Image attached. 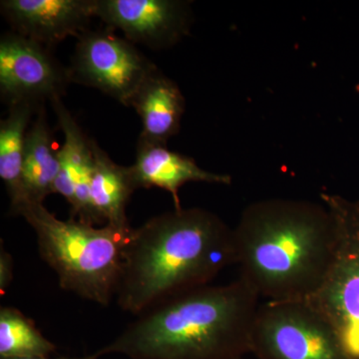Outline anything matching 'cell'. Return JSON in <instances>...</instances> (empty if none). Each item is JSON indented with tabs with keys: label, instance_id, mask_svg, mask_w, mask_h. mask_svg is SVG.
Returning <instances> with one entry per match:
<instances>
[{
	"label": "cell",
	"instance_id": "1",
	"mask_svg": "<svg viewBox=\"0 0 359 359\" xmlns=\"http://www.w3.org/2000/svg\"><path fill=\"white\" fill-rule=\"evenodd\" d=\"M233 233L240 278L269 302L311 299L325 282L337 248L327 208L306 201L255 203Z\"/></svg>",
	"mask_w": 359,
	"mask_h": 359
},
{
	"label": "cell",
	"instance_id": "11",
	"mask_svg": "<svg viewBox=\"0 0 359 359\" xmlns=\"http://www.w3.org/2000/svg\"><path fill=\"white\" fill-rule=\"evenodd\" d=\"M65 142L59 148L60 169L54 194H59L71 207V219L91 224H100L90 202V183L94 171L92 139L88 138L62 102L61 97L51 101Z\"/></svg>",
	"mask_w": 359,
	"mask_h": 359
},
{
	"label": "cell",
	"instance_id": "4",
	"mask_svg": "<svg viewBox=\"0 0 359 359\" xmlns=\"http://www.w3.org/2000/svg\"><path fill=\"white\" fill-rule=\"evenodd\" d=\"M18 216L36 233L40 256L55 271L61 289L101 306L110 304L134 228L62 221L44 204L25 205Z\"/></svg>",
	"mask_w": 359,
	"mask_h": 359
},
{
	"label": "cell",
	"instance_id": "13",
	"mask_svg": "<svg viewBox=\"0 0 359 359\" xmlns=\"http://www.w3.org/2000/svg\"><path fill=\"white\" fill-rule=\"evenodd\" d=\"M128 107L134 108L141 119L138 143L167 145L181 127L185 98L178 85L157 68L144 80Z\"/></svg>",
	"mask_w": 359,
	"mask_h": 359
},
{
	"label": "cell",
	"instance_id": "12",
	"mask_svg": "<svg viewBox=\"0 0 359 359\" xmlns=\"http://www.w3.org/2000/svg\"><path fill=\"white\" fill-rule=\"evenodd\" d=\"M136 190L162 189L171 194L175 209H182L179 191L190 182L230 185L228 175L212 173L198 166L192 158L170 151L167 145H137L136 161L129 166Z\"/></svg>",
	"mask_w": 359,
	"mask_h": 359
},
{
	"label": "cell",
	"instance_id": "16",
	"mask_svg": "<svg viewBox=\"0 0 359 359\" xmlns=\"http://www.w3.org/2000/svg\"><path fill=\"white\" fill-rule=\"evenodd\" d=\"M39 108L29 104L9 107L8 115L0 122V178L11 199V215L25 204L22 189V167L26 136L33 115Z\"/></svg>",
	"mask_w": 359,
	"mask_h": 359
},
{
	"label": "cell",
	"instance_id": "10",
	"mask_svg": "<svg viewBox=\"0 0 359 359\" xmlns=\"http://www.w3.org/2000/svg\"><path fill=\"white\" fill-rule=\"evenodd\" d=\"M0 11L13 32L52 48L89 29L93 0H2Z\"/></svg>",
	"mask_w": 359,
	"mask_h": 359
},
{
	"label": "cell",
	"instance_id": "19",
	"mask_svg": "<svg viewBox=\"0 0 359 359\" xmlns=\"http://www.w3.org/2000/svg\"><path fill=\"white\" fill-rule=\"evenodd\" d=\"M98 354L93 353L90 355L79 356V358H0V359H99Z\"/></svg>",
	"mask_w": 359,
	"mask_h": 359
},
{
	"label": "cell",
	"instance_id": "7",
	"mask_svg": "<svg viewBox=\"0 0 359 359\" xmlns=\"http://www.w3.org/2000/svg\"><path fill=\"white\" fill-rule=\"evenodd\" d=\"M71 82L100 90L128 107L137 90L157 66L130 40L110 27L86 30L77 39Z\"/></svg>",
	"mask_w": 359,
	"mask_h": 359
},
{
	"label": "cell",
	"instance_id": "17",
	"mask_svg": "<svg viewBox=\"0 0 359 359\" xmlns=\"http://www.w3.org/2000/svg\"><path fill=\"white\" fill-rule=\"evenodd\" d=\"M56 349L20 309H0V358H51Z\"/></svg>",
	"mask_w": 359,
	"mask_h": 359
},
{
	"label": "cell",
	"instance_id": "20",
	"mask_svg": "<svg viewBox=\"0 0 359 359\" xmlns=\"http://www.w3.org/2000/svg\"><path fill=\"white\" fill-rule=\"evenodd\" d=\"M243 359H245V358H243Z\"/></svg>",
	"mask_w": 359,
	"mask_h": 359
},
{
	"label": "cell",
	"instance_id": "6",
	"mask_svg": "<svg viewBox=\"0 0 359 359\" xmlns=\"http://www.w3.org/2000/svg\"><path fill=\"white\" fill-rule=\"evenodd\" d=\"M250 353L257 359H344L332 330L306 301L259 304Z\"/></svg>",
	"mask_w": 359,
	"mask_h": 359
},
{
	"label": "cell",
	"instance_id": "18",
	"mask_svg": "<svg viewBox=\"0 0 359 359\" xmlns=\"http://www.w3.org/2000/svg\"><path fill=\"white\" fill-rule=\"evenodd\" d=\"M13 280V256L0 245V294H6L7 289Z\"/></svg>",
	"mask_w": 359,
	"mask_h": 359
},
{
	"label": "cell",
	"instance_id": "15",
	"mask_svg": "<svg viewBox=\"0 0 359 359\" xmlns=\"http://www.w3.org/2000/svg\"><path fill=\"white\" fill-rule=\"evenodd\" d=\"M94 171L90 183V202L100 223L131 228L126 208L135 188L129 167L120 166L92 140Z\"/></svg>",
	"mask_w": 359,
	"mask_h": 359
},
{
	"label": "cell",
	"instance_id": "3",
	"mask_svg": "<svg viewBox=\"0 0 359 359\" xmlns=\"http://www.w3.org/2000/svg\"><path fill=\"white\" fill-rule=\"evenodd\" d=\"M259 299L242 278L189 290L137 316L96 353L130 359L245 358Z\"/></svg>",
	"mask_w": 359,
	"mask_h": 359
},
{
	"label": "cell",
	"instance_id": "9",
	"mask_svg": "<svg viewBox=\"0 0 359 359\" xmlns=\"http://www.w3.org/2000/svg\"><path fill=\"white\" fill-rule=\"evenodd\" d=\"M93 8L107 27L154 50L173 46L190 28L188 2L179 0H93Z\"/></svg>",
	"mask_w": 359,
	"mask_h": 359
},
{
	"label": "cell",
	"instance_id": "8",
	"mask_svg": "<svg viewBox=\"0 0 359 359\" xmlns=\"http://www.w3.org/2000/svg\"><path fill=\"white\" fill-rule=\"evenodd\" d=\"M70 83L69 69L54 57L51 48L13 32L1 35L0 94L9 107H42L45 101L62 98Z\"/></svg>",
	"mask_w": 359,
	"mask_h": 359
},
{
	"label": "cell",
	"instance_id": "2",
	"mask_svg": "<svg viewBox=\"0 0 359 359\" xmlns=\"http://www.w3.org/2000/svg\"><path fill=\"white\" fill-rule=\"evenodd\" d=\"M231 264H236L233 229L204 209H175L132 231L116 301L122 311L137 316L210 285Z\"/></svg>",
	"mask_w": 359,
	"mask_h": 359
},
{
	"label": "cell",
	"instance_id": "5",
	"mask_svg": "<svg viewBox=\"0 0 359 359\" xmlns=\"http://www.w3.org/2000/svg\"><path fill=\"white\" fill-rule=\"evenodd\" d=\"M334 219L337 248L332 266L309 304L327 323L344 359H359V201L323 194Z\"/></svg>",
	"mask_w": 359,
	"mask_h": 359
},
{
	"label": "cell",
	"instance_id": "14",
	"mask_svg": "<svg viewBox=\"0 0 359 359\" xmlns=\"http://www.w3.org/2000/svg\"><path fill=\"white\" fill-rule=\"evenodd\" d=\"M58 152L46 110L42 106L26 136L22 167L25 204L21 209L27 204H43L44 200L54 194V185L60 169Z\"/></svg>",
	"mask_w": 359,
	"mask_h": 359
}]
</instances>
